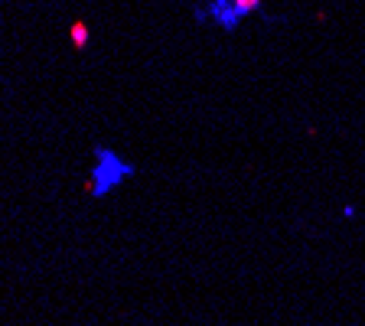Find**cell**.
<instances>
[{
  "label": "cell",
  "instance_id": "obj_4",
  "mask_svg": "<svg viewBox=\"0 0 365 326\" xmlns=\"http://www.w3.org/2000/svg\"><path fill=\"white\" fill-rule=\"evenodd\" d=\"M356 215H359L356 205H346V209H342V219H356Z\"/></svg>",
  "mask_w": 365,
  "mask_h": 326
},
{
  "label": "cell",
  "instance_id": "obj_2",
  "mask_svg": "<svg viewBox=\"0 0 365 326\" xmlns=\"http://www.w3.org/2000/svg\"><path fill=\"white\" fill-rule=\"evenodd\" d=\"M199 16H205L209 23H215L219 30L235 33L248 14L242 10V4H238V0H202V7H199Z\"/></svg>",
  "mask_w": 365,
  "mask_h": 326
},
{
  "label": "cell",
  "instance_id": "obj_3",
  "mask_svg": "<svg viewBox=\"0 0 365 326\" xmlns=\"http://www.w3.org/2000/svg\"><path fill=\"white\" fill-rule=\"evenodd\" d=\"M68 39L76 43V49H85V43H88V26L85 23H72V30H68Z\"/></svg>",
  "mask_w": 365,
  "mask_h": 326
},
{
  "label": "cell",
  "instance_id": "obj_1",
  "mask_svg": "<svg viewBox=\"0 0 365 326\" xmlns=\"http://www.w3.org/2000/svg\"><path fill=\"white\" fill-rule=\"evenodd\" d=\"M130 176H134V163H130V160H124L121 153H114L111 147H95V160H91V170H88L91 196L95 199L111 196Z\"/></svg>",
  "mask_w": 365,
  "mask_h": 326
}]
</instances>
